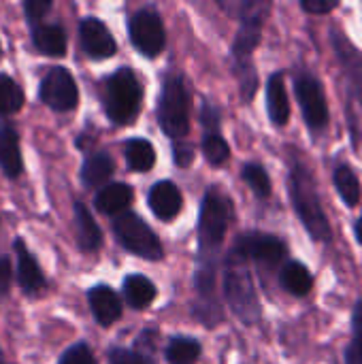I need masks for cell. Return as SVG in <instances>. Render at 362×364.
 <instances>
[{
	"instance_id": "e0dca14e",
	"label": "cell",
	"mask_w": 362,
	"mask_h": 364,
	"mask_svg": "<svg viewBox=\"0 0 362 364\" xmlns=\"http://www.w3.org/2000/svg\"><path fill=\"white\" fill-rule=\"evenodd\" d=\"M132 203V188L128 183H109L98 190L94 205L105 215H122Z\"/></svg>"
},
{
	"instance_id": "4316f807",
	"label": "cell",
	"mask_w": 362,
	"mask_h": 364,
	"mask_svg": "<svg viewBox=\"0 0 362 364\" xmlns=\"http://www.w3.org/2000/svg\"><path fill=\"white\" fill-rule=\"evenodd\" d=\"M203 348L192 337H173L166 346V360L171 364H194Z\"/></svg>"
},
{
	"instance_id": "7c38bea8",
	"label": "cell",
	"mask_w": 362,
	"mask_h": 364,
	"mask_svg": "<svg viewBox=\"0 0 362 364\" xmlns=\"http://www.w3.org/2000/svg\"><path fill=\"white\" fill-rule=\"evenodd\" d=\"M79 38H81V47H83L85 55L92 60H105V58L115 55V51H117V43H115L113 34L96 17H83L81 19Z\"/></svg>"
},
{
	"instance_id": "d6a6232c",
	"label": "cell",
	"mask_w": 362,
	"mask_h": 364,
	"mask_svg": "<svg viewBox=\"0 0 362 364\" xmlns=\"http://www.w3.org/2000/svg\"><path fill=\"white\" fill-rule=\"evenodd\" d=\"M107 358H109V364H154L141 352L126 350V348H111Z\"/></svg>"
},
{
	"instance_id": "ffe728a7",
	"label": "cell",
	"mask_w": 362,
	"mask_h": 364,
	"mask_svg": "<svg viewBox=\"0 0 362 364\" xmlns=\"http://www.w3.org/2000/svg\"><path fill=\"white\" fill-rule=\"evenodd\" d=\"M115 171V162L107 151H94L83 160L81 166V181L85 188H105Z\"/></svg>"
},
{
	"instance_id": "f1b7e54d",
	"label": "cell",
	"mask_w": 362,
	"mask_h": 364,
	"mask_svg": "<svg viewBox=\"0 0 362 364\" xmlns=\"http://www.w3.org/2000/svg\"><path fill=\"white\" fill-rule=\"evenodd\" d=\"M21 107H23L21 87L9 75H0V115H13Z\"/></svg>"
},
{
	"instance_id": "603a6c76",
	"label": "cell",
	"mask_w": 362,
	"mask_h": 364,
	"mask_svg": "<svg viewBox=\"0 0 362 364\" xmlns=\"http://www.w3.org/2000/svg\"><path fill=\"white\" fill-rule=\"evenodd\" d=\"M280 286L292 296H307L314 288V277L303 262L290 260L280 273Z\"/></svg>"
},
{
	"instance_id": "44dd1931",
	"label": "cell",
	"mask_w": 362,
	"mask_h": 364,
	"mask_svg": "<svg viewBox=\"0 0 362 364\" xmlns=\"http://www.w3.org/2000/svg\"><path fill=\"white\" fill-rule=\"evenodd\" d=\"M32 43L41 53L53 58L64 55L68 45L64 28L58 23H38L36 28H32Z\"/></svg>"
},
{
	"instance_id": "5bb4252c",
	"label": "cell",
	"mask_w": 362,
	"mask_h": 364,
	"mask_svg": "<svg viewBox=\"0 0 362 364\" xmlns=\"http://www.w3.org/2000/svg\"><path fill=\"white\" fill-rule=\"evenodd\" d=\"M87 303L100 326H111L122 318V301L109 286H94L87 292Z\"/></svg>"
},
{
	"instance_id": "484cf974",
	"label": "cell",
	"mask_w": 362,
	"mask_h": 364,
	"mask_svg": "<svg viewBox=\"0 0 362 364\" xmlns=\"http://www.w3.org/2000/svg\"><path fill=\"white\" fill-rule=\"evenodd\" d=\"M333 181H335V188H337L341 200H344L350 209H354V207L361 203L362 192L361 179H358V175L354 173V168H352L350 164H339L337 171H335V175H333Z\"/></svg>"
},
{
	"instance_id": "8992f818",
	"label": "cell",
	"mask_w": 362,
	"mask_h": 364,
	"mask_svg": "<svg viewBox=\"0 0 362 364\" xmlns=\"http://www.w3.org/2000/svg\"><path fill=\"white\" fill-rule=\"evenodd\" d=\"M113 232L126 252H130L143 260H162L164 258V247H162L158 235L137 213L126 211V213L117 215L113 220Z\"/></svg>"
},
{
	"instance_id": "8d00e7d4",
	"label": "cell",
	"mask_w": 362,
	"mask_h": 364,
	"mask_svg": "<svg viewBox=\"0 0 362 364\" xmlns=\"http://www.w3.org/2000/svg\"><path fill=\"white\" fill-rule=\"evenodd\" d=\"M201 119H203L205 132L220 130V109H218V107L205 102V105H203V111H201Z\"/></svg>"
},
{
	"instance_id": "5b68a950",
	"label": "cell",
	"mask_w": 362,
	"mask_h": 364,
	"mask_svg": "<svg viewBox=\"0 0 362 364\" xmlns=\"http://www.w3.org/2000/svg\"><path fill=\"white\" fill-rule=\"evenodd\" d=\"M102 102L107 117L115 126H128L139 117L143 102V85L132 73V68L122 66L105 79Z\"/></svg>"
},
{
	"instance_id": "d4e9b609",
	"label": "cell",
	"mask_w": 362,
	"mask_h": 364,
	"mask_svg": "<svg viewBox=\"0 0 362 364\" xmlns=\"http://www.w3.org/2000/svg\"><path fill=\"white\" fill-rule=\"evenodd\" d=\"M124 154H126L128 168L134 171V173H147L156 164V151H154V145L147 139L134 136V139L126 141Z\"/></svg>"
},
{
	"instance_id": "b9f144b4",
	"label": "cell",
	"mask_w": 362,
	"mask_h": 364,
	"mask_svg": "<svg viewBox=\"0 0 362 364\" xmlns=\"http://www.w3.org/2000/svg\"><path fill=\"white\" fill-rule=\"evenodd\" d=\"M0 55H2V47H0Z\"/></svg>"
},
{
	"instance_id": "ac0fdd59",
	"label": "cell",
	"mask_w": 362,
	"mask_h": 364,
	"mask_svg": "<svg viewBox=\"0 0 362 364\" xmlns=\"http://www.w3.org/2000/svg\"><path fill=\"white\" fill-rule=\"evenodd\" d=\"M15 252H17V282L26 294H34L45 286V277L34 260V256L26 250L23 241H15Z\"/></svg>"
},
{
	"instance_id": "ba28073f",
	"label": "cell",
	"mask_w": 362,
	"mask_h": 364,
	"mask_svg": "<svg viewBox=\"0 0 362 364\" xmlns=\"http://www.w3.org/2000/svg\"><path fill=\"white\" fill-rule=\"evenodd\" d=\"M237 9H239L241 28L233 43V64H245V62H254L252 53L260 43L262 26L271 11V2H239Z\"/></svg>"
},
{
	"instance_id": "83f0119b",
	"label": "cell",
	"mask_w": 362,
	"mask_h": 364,
	"mask_svg": "<svg viewBox=\"0 0 362 364\" xmlns=\"http://www.w3.org/2000/svg\"><path fill=\"white\" fill-rule=\"evenodd\" d=\"M203 154H205V160H207L211 166H222V164H226L228 158H230V145H228L226 139L220 134V130L205 132V134H203Z\"/></svg>"
},
{
	"instance_id": "2e32d148",
	"label": "cell",
	"mask_w": 362,
	"mask_h": 364,
	"mask_svg": "<svg viewBox=\"0 0 362 364\" xmlns=\"http://www.w3.org/2000/svg\"><path fill=\"white\" fill-rule=\"evenodd\" d=\"M267 111L275 126H286L290 119V102L284 83V73H273L267 83Z\"/></svg>"
},
{
	"instance_id": "e575fe53",
	"label": "cell",
	"mask_w": 362,
	"mask_h": 364,
	"mask_svg": "<svg viewBox=\"0 0 362 364\" xmlns=\"http://www.w3.org/2000/svg\"><path fill=\"white\" fill-rule=\"evenodd\" d=\"M339 6L337 0H301V9L312 15H329Z\"/></svg>"
},
{
	"instance_id": "7bdbcfd3",
	"label": "cell",
	"mask_w": 362,
	"mask_h": 364,
	"mask_svg": "<svg viewBox=\"0 0 362 364\" xmlns=\"http://www.w3.org/2000/svg\"><path fill=\"white\" fill-rule=\"evenodd\" d=\"M361 105H362V98H361Z\"/></svg>"
},
{
	"instance_id": "9c48e42d",
	"label": "cell",
	"mask_w": 362,
	"mask_h": 364,
	"mask_svg": "<svg viewBox=\"0 0 362 364\" xmlns=\"http://www.w3.org/2000/svg\"><path fill=\"white\" fill-rule=\"evenodd\" d=\"M294 94H297L307 128L314 134L324 132L329 126V102H326V94H324L320 79L312 75L309 70H301L294 77Z\"/></svg>"
},
{
	"instance_id": "f35d334b",
	"label": "cell",
	"mask_w": 362,
	"mask_h": 364,
	"mask_svg": "<svg viewBox=\"0 0 362 364\" xmlns=\"http://www.w3.org/2000/svg\"><path fill=\"white\" fill-rule=\"evenodd\" d=\"M11 260L6 256H0V296H6L9 294V288H11Z\"/></svg>"
},
{
	"instance_id": "ab89813d",
	"label": "cell",
	"mask_w": 362,
	"mask_h": 364,
	"mask_svg": "<svg viewBox=\"0 0 362 364\" xmlns=\"http://www.w3.org/2000/svg\"><path fill=\"white\" fill-rule=\"evenodd\" d=\"M352 328L354 333H362V299L354 307V316H352Z\"/></svg>"
},
{
	"instance_id": "cb8c5ba5",
	"label": "cell",
	"mask_w": 362,
	"mask_h": 364,
	"mask_svg": "<svg viewBox=\"0 0 362 364\" xmlns=\"http://www.w3.org/2000/svg\"><path fill=\"white\" fill-rule=\"evenodd\" d=\"M158 290L156 286L145 277V275H128L124 279V296H126V303L132 307V309H145L154 303Z\"/></svg>"
},
{
	"instance_id": "6da1fadb",
	"label": "cell",
	"mask_w": 362,
	"mask_h": 364,
	"mask_svg": "<svg viewBox=\"0 0 362 364\" xmlns=\"http://www.w3.org/2000/svg\"><path fill=\"white\" fill-rule=\"evenodd\" d=\"M230 220V198L215 188L207 190L198 215V256L194 269V288L198 296L194 316L205 324H215L224 318L218 301V271L222 267V247Z\"/></svg>"
},
{
	"instance_id": "52a82bcc",
	"label": "cell",
	"mask_w": 362,
	"mask_h": 364,
	"mask_svg": "<svg viewBox=\"0 0 362 364\" xmlns=\"http://www.w3.org/2000/svg\"><path fill=\"white\" fill-rule=\"evenodd\" d=\"M286 254H288V247L282 239L267 235V232H245L237 237L226 258L243 262V264L256 262L265 267H275L286 258Z\"/></svg>"
},
{
	"instance_id": "74e56055",
	"label": "cell",
	"mask_w": 362,
	"mask_h": 364,
	"mask_svg": "<svg viewBox=\"0 0 362 364\" xmlns=\"http://www.w3.org/2000/svg\"><path fill=\"white\" fill-rule=\"evenodd\" d=\"M346 364H362V333H354L350 346L346 348Z\"/></svg>"
},
{
	"instance_id": "9a60e30c",
	"label": "cell",
	"mask_w": 362,
	"mask_h": 364,
	"mask_svg": "<svg viewBox=\"0 0 362 364\" xmlns=\"http://www.w3.org/2000/svg\"><path fill=\"white\" fill-rule=\"evenodd\" d=\"M333 47L337 51V58L341 62L344 75L346 79L352 83V87H362V55L361 51L348 41V36L344 32H339L337 28H333Z\"/></svg>"
},
{
	"instance_id": "7402d4cb",
	"label": "cell",
	"mask_w": 362,
	"mask_h": 364,
	"mask_svg": "<svg viewBox=\"0 0 362 364\" xmlns=\"http://www.w3.org/2000/svg\"><path fill=\"white\" fill-rule=\"evenodd\" d=\"M0 168L9 177H19L23 171L19 136L11 126H0Z\"/></svg>"
},
{
	"instance_id": "4dcf8cb0",
	"label": "cell",
	"mask_w": 362,
	"mask_h": 364,
	"mask_svg": "<svg viewBox=\"0 0 362 364\" xmlns=\"http://www.w3.org/2000/svg\"><path fill=\"white\" fill-rule=\"evenodd\" d=\"M233 66H235V75L239 79V94H241L243 102L250 105L254 100L256 90H258V73L254 68V62L233 64Z\"/></svg>"
},
{
	"instance_id": "3957f363",
	"label": "cell",
	"mask_w": 362,
	"mask_h": 364,
	"mask_svg": "<svg viewBox=\"0 0 362 364\" xmlns=\"http://www.w3.org/2000/svg\"><path fill=\"white\" fill-rule=\"evenodd\" d=\"M190 107L192 94L186 77L179 73L166 75L158 98V124L173 143L186 141L190 132Z\"/></svg>"
},
{
	"instance_id": "8fae6325",
	"label": "cell",
	"mask_w": 362,
	"mask_h": 364,
	"mask_svg": "<svg viewBox=\"0 0 362 364\" xmlns=\"http://www.w3.org/2000/svg\"><path fill=\"white\" fill-rule=\"evenodd\" d=\"M41 100L53 111H73L79 102V90L73 75L64 66H53L41 81Z\"/></svg>"
},
{
	"instance_id": "277c9868",
	"label": "cell",
	"mask_w": 362,
	"mask_h": 364,
	"mask_svg": "<svg viewBox=\"0 0 362 364\" xmlns=\"http://www.w3.org/2000/svg\"><path fill=\"white\" fill-rule=\"evenodd\" d=\"M222 273V294L226 305L239 322L254 326L260 320V299L247 264L224 258Z\"/></svg>"
},
{
	"instance_id": "30bf717a",
	"label": "cell",
	"mask_w": 362,
	"mask_h": 364,
	"mask_svg": "<svg viewBox=\"0 0 362 364\" xmlns=\"http://www.w3.org/2000/svg\"><path fill=\"white\" fill-rule=\"evenodd\" d=\"M128 34H130V43L134 45V49L139 53H143L145 58L160 55V51L166 45V32H164L162 17L151 6L139 9L130 17V21H128Z\"/></svg>"
},
{
	"instance_id": "d6986e66",
	"label": "cell",
	"mask_w": 362,
	"mask_h": 364,
	"mask_svg": "<svg viewBox=\"0 0 362 364\" xmlns=\"http://www.w3.org/2000/svg\"><path fill=\"white\" fill-rule=\"evenodd\" d=\"M75 226H77V243L85 254L98 252L102 245V232L94 222L90 209L83 203H75Z\"/></svg>"
},
{
	"instance_id": "d590c367",
	"label": "cell",
	"mask_w": 362,
	"mask_h": 364,
	"mask_svg": "<svg viewBox=\"0 0 362 364\" xmlns=\"http://www.w3.org/2000/svg\"><path fill=\"white\" fill-rule=\"evenodd\" d=\"M173 158H175V164L186 168L192 164L194 160V149L188 141H181V143H173Z\"/></svg>"
},
{
	"instance_id": "f546056e",
	"label": "cell",
	"mask_w": 362,
	"mask_h": 364,
	"mask_svg": "<svg viewBox=\"0 0 362 364\" xmlns=\"http://www.w3.org/2000/svg\"><path fill=\"white\" fill-rule=\"evenodd\" d=\"M243 181L252 188V192L260 198L271 196V179L265 171V166L256 164V162H247L241 171Z\"/></svg>"
},
{
	"instance_id": "836d02e7",
	"label": "cell",
	"mask_w": 362,
	"mask_h": 364,
	"mask_svg": "<svg viewBox=\"0 0 362 364\" xmlns=\"http://www.w3.org/2000/svg\"><path fill=\"white\" fill-rule=\"evenodd\" d=\"M51 9V2L49 0H28L23 4V11H26V17L30 21L32 28L38 26V21L47 15V11Z\"/></svg>"
},
{
	"instance_id": "4fadbf2b",
	"label": "cell",
	"mask_w": 362,
	"mask_h": 364,
	"mask_svg": "<svg viewBox=\"0 0 362 364\" xmlns=\"http://www.w3.org/2000/svg\"><path fill=\"white\" fill-rule=\"evenodd\" d=\"M147 203L151 213L162 220V222H171L179 215L181 207H183V196L179 192V188L173 181H158L151 186L149 194H147Z\"/></svg>"
},
{
	"instance_id": "1f68e13d",
	"label": "cell",
	"mask_w": 362,
	"mask_h": 364,
	"mask_svg": "<svg viewBox=\"0 0 362 364\" xmlns=\"http://www.w3.org/2000/svg\"><path fill=\"white\" fill-rule=\"evenodd\" d=\"M58 364H96V358H94L90 346H85V343H75L73 348H68V350L60 356V363Z\"/></svg>"
},
{
	"instance_id": "60d3db41",
	"label": "cell",
	"mask_w": 362,
	"mask_h": 364,
	"mask_svg": "<svg viewBox=\"0 0 362 364\" xmlns=\"http://www.w3.org/2000/svg\"><path fill=\"white\" fill-rule=\"evenodd\" d=\"M356 239H358V243L362 245V213H361V220L356 222Z\"/></svg>"
},
{
	"instance_id": "7a4b0ae2",
	"label": "cell",
	"mask_w": 362,
	"mask_h": 364,
	"mask_svg": "<svg viewBox=\"0 0 362 364\" xmlns=\"http://www.w3.org/2000/svg\"><path fill=\"white\" fill-rule=\"evenodd\" d=\"M288 190H290V200L292 207L303 222L305 230L320 243H329L333 237L331 222L326 218V211L322 207L318 186L314 179L312 168L301 162L299 158L292 160L290 164V177H288Z\"/></svg>"
}]
</instances>
